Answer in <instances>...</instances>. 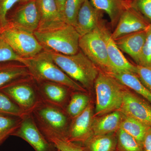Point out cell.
I'll return each mask as SVG.
<instances>
[{
    "mask_svg": "<svg viewBox=\"0 0 151 151\" xmlns=\"http://www.w3.org/2000/svg\"><path fill=\"white\" fill-rule=\"evenodd\" d=\"M34 34L44 50L65 55H73L80 50L79 40L81 36L71 25L65 23L54 29L36 31Z\"/></svg>",
    "mask_w": 151,
    "mask_h": 151,
    "instance_id": "obj_4",
    "label": "cell"
},
{
    "mask_svg": "<svg viewBox=\"0 0 151 151\" xmlns=\"http://www.w3.org/2000/svg\"><path fill=\"white\" fill-rule=\"evenodd\" d=\"M58 151H62L61 150H57Z\"/></svg>",
    "mask_w": 151,
    "mask_h": 151,
    "instance_id": "obj_41",
    "label": "cell"
},
{
    "mask_svg": "<svg viewBox=\"0 0 151 151\" xmlns=\"http://www.w3.org/2000/svg\"><path fill=\"white\" fill-rule=\"evenodd\" d=\"M79 47L97 67L106 73L111 71L106 43L100 25L92 31L80 37Z\"/></svg>",
    "mask_w": 151,
    "mask_h": 151,
    "instance_id": "obj_7",
    "label": "cell"
},
{
    "mask_svg": "<svg viewBox=\"0 0 151 151\" xmlns=\"http://www.w3.org/2000/svg\"><path fill=\"white\" fill-rule=\"evenodd\" d=\"M100 26L105 39L107 47L111 71H126L135 73L136 65L129 62L117 46L115 40L111 37V33L106 26L104 20L101 22Z\"/></svg>",
    "mask_w": 151,
    "mask_h": 151,
    "instance_id": "obj_13",
    "label": "cell"
},
{
    "mask_svg": "<svg viewBox=\"0 0 151 151\" xmlns=\"http://www.w3.org/2000/svg\"><path fill=\"white\" fill-rule=\"evenodd\" d=\"M0 38L11 47L19 56L30 58L44 50L34 32L9 23L1 29Z\"/></svg>",
    "mask_w": 151,
    "mask_h": 151,
    "instance_id": "obj_5",
    "label": "cell"
},
{
    "mask_svg": "<svg viewBox=\"0 0 151 151\" xmlns=\"http://www.w3.org/2000/svg\"><path fill=\"white\" fill-rule=\"evenodd\" d=\"M90 103V99L86 92L73 91L65 111L71 119L79 115Z\"/></svg>",
    "mask_w": 151,
    "mask_h": 151,
    "instance_id": "obj_25",
    "label": "cell"
},
{
    "mask_svg": "<svg viewBox=\"0 0 151 151\" xmlns=\"http://www.w3.org/2000/svg\"><path fill=\"white\" fill-rule=\"evenodd\" d=\"M147 36L138 65L151 67V24L146 29Z\"/></svg>",
    "mask_w": 151,
    "mask_h": 151,
    "instance_id": "obj_31",
    "label": "cell"
},
{
    "mask_svg": "<svg viewBox=\"0 0 151 151\" xmlns=\"http://www.w3.org/2000/svg\"><path fill=\"white\" fill-rule=\"evenodd\" d=\"M149 127L137 119L125 116L120 128L136 139L142 146L144 136Z\"/></svg>",
    "mask_w": 151,
    "mask_h": 151,
    "instance_id": "obj_26",
    "label": "cell"
},
{
    "mask_svg": "<svg viewBox=\"0 0 151 151\" xmlns=\"http://www.w3.org/2000/svg\"><path fill=\"white\" fill-rule=\"evenodd\" d=\"M136 74L143 85L151 92V67L137 65Z\"/></svg>",
    "mask_w": 151,
    "mask_h": 151,
    "instance_id": "obj_35",
    "label": "cell"
},
{
    "mask_svg": "<svg viewBox=\"0 0 151 151\" xmlns=\"http://www.w3.org/2000/svg\"><path fill=\"white\" fill-rule=\"evenodd\" d=\"M22 58L16 54L4 41L0 38V63L8 61L21 63Z\"/></svg>",
    "mask_w": 151,
    "mask_h": 151,
    "instance_id": "obj_32",
    "label": "cell"
},
{
    "mask_svg": "<svg viewBox=\"0 0 151 151\" xmlns=\"http://www.w3.org/2000/svg\"><path fill=\"white\" fill-rule=\"evenodd\" d=\"M55 1H56L58 11H59L61 15V17L63 19V21H64L63 12H64V7H65L66 0H55Z\"/></svg>",
    "mask_w": 151,
    "mask_h": 151,
    "instance_id": "obj_37",
    "label": "cell"
},
{
    "mask_svg": "<svg viewBox=\"0 0 151 151\" xmlns=\"http://www.w3.org/2000/svg\"><path fill=\"white\" fill-rule=\"evenodd\" d=\"M22 119V117L0 113V134H9L11 136L18 127Z\"/></svg>",
    "mask_w": 151,
    "mask_h": 151,
    "instance_id": "obj_30",
    "label": "cell"
},
{
    "mask_svg": "<svg viewBox=\"0 0 151 151\" xmlns=\"http://www.w3.org/2000/svg\"><path fill=\"white\" fill-rule=\"evenodd\" d=\"M94 7L108 15L112 27L115 29L121 15L130 6V1L125 0H89Z\"/></svg>",
    "mask_w": 151,
    "mask_h": 151,
    "instance_id": "obj_20",
    "label": "cell"
},
{
    "mask_svg": "<svg viewBox=\"0 0 151 151\" xmlns=\"http://www.w3.org/2000/svg\"><path fill=\"white\" fill-rule=\"evenodd\" d=\"M130 6L134 9L151 24V0H132Z\"/></svg>",
    "mask_w": 151,
    "mask_h": 151,
    "instance_id": "obj_33",
    "label": "cell"
},
{
    "mask_svg": "<svg viewBox=\"0 0 151 151\" xmlns=\"http://www.w3.org/2000/svg\"><path fill=\"white\" fill-rule=\"evenodd\" d=\"M107 73L116 78L122 85L134 90L151 104V92L143 85L135 73L126 71Z\"/></svg>",
    "mask_w": 151,
    "mask_h": 151,
    "instance_id": "obj_21",
    "label": "cell"
},
{
    "mask_svg": "<svg viewBox=\"0 0 151 151\" xmlns=\"http://www.w3.org/2000/svg\"><path fill=\"white\" fill-rule=\"evenodd\" d=\"M35 1L40 16L39 25L36 31L54 29L65 24L58 11L55 0Z\"/></svg>",
    "mask_w": 151,
    "mask_h": 151,
    "instance_id": "obj_16",
    "label": "cell"
},
{
    "mask_svg": "<svg viewBox=\"0 0 151 151\" xmlns=\"http://www.w3.org/2000/svg\"><path fill=\"white\" fill-rule=\"evenodd\" d=\"M19 3L12 16L11 24L34 32L38 29L40 23L35 0Z\"/></svg>",
    "mask_w": 151,
    "mask_h": 151,
    "instance_id": "obj_15",
    "label": "cell"
},
{
    "mask_svg": "<svg viewBox=\"0 0 151 151\" xmlns=\"http://www.w3.org/2000/svg\"><path fill=\"white\" fill-rule=\"evenodd\" d=\"M125 115L120 110L113 111L94 118L92 125V135L116 133L121 127Z\"/></svg>",
    "mask_w": 151,
    "mask_h": 151,
    "instance_id": "obj_19",
    "label": "cell"
},
{
    "mask_svg": "<svg viewBox=\"0 0 151 151\" xmlns=\"http://www.w3.org/2000/svg\"></svg>",
    "mask_w": 151,
    "mask_h": 151,
    "instance_id": "obj_42",
    "label": "cell"
},
{
    "mask_svg": "<svg viewBox=\"0 0 151 151\" xmlns=\"http://www.w3.org/2000/svg\"><path fill=\"white\" fill-rule=\"evenodd\" d=\"M38 93L42 102L65 110L73 91L63 84L49 81H36Z\"/></svg>",
    "mask_w": 151,
    "mask_h": 151,
    "instance_id": "obj_11",
    "label": "cell"
},
{
    "mask_svg": "<svg viewBox=\"0 0 151 151\" xmlns=\"http://www.w3.org/2000/svg\"><path fill=\"white\" fill-rule=\"evenodd\" d=\"M94 116L93 106L90 103L82 113L71 119L68 132L67 139L79 145L87 140L92 135Z\"/></svg>",
    "mask_w": 151,
    "mask_h": 151,
    "instance_id": "obj_12",
    "label": "cell"
},
{
    "mask_svg": "<svg viewBox=\"0 0 151 151\" xmlns=\"http://www.w3.org/2000/svg\"><path fill=\"white\" fill-rule=\"evenodd\" d=\"M47 51L57 65L69 77L81 84L87 91L93 89L100 70L80 50L73 55Z\"/></svg>",
    "mask_w": 151,
    "mask_h": 151,
    "instance_id": "obj_2",
    "label": "cell"
},
{
    "mask_svg": "<svg viewBox=\"0 0 151 151\" xmlns=\"http://www.w3.org/2000/svg\"><path fill=\"white\" fill-rule=\"evenodd\" d=\"M31 77L27 68L21 63L0 65V89L14 81Z\"/></svg>",
    "mask_w": 151,
    "mask_h": 151,
    "instance_id": "obj_23",
    "label": "cell"
},
{
    "mask_svg": "<svg viewBox=\"0 0 151 151\" xmlns=\"http://www.w3.org/2000/svg\"><path fill=\"white\" fill-rule=\"evenodd\" d=\"M146 29L132 33L114 40L120 50L129 55L137 65L139 62L141 53L145 42Z\"/></svg>",
    "mask_w": 151,
    "mask_h": 151,
    "instance_id": "obj_18",
    "label": "cell"
},
{
    "mask_svg": "<svg viewBox=\"0 0 151 151\" xmlns=\"http://www.w3.org/2000/svg\"><path fill=\"white\" fill-rule=\"evenodd\" d=\"M0 91L6 94L25 113L32 111L41 101L35 81L31 77L12 82Z\"/></svg>",
    "mask_w": 151,
    "mask_h": 151,
    "instance_id": "obj_6",
    "label": "cell"
},
{
    "mask_svg": "<svg viewBox=\"0 0 151 151\" xmlns=\"http://www.w3.org/2000/svg\"><path fill=\"white\" fill-rule=\"evenodd\" d=\"M125 1H132V0H125Z\"/></svg>",
    "mask_w": 151,
    "mask_h": 151,
    "instance_id": "obj_40",
    "label": "cell"
},
{
    "mask_svg": "<svg viewBox=\"0 0 151 151\" xmlns=\"http://www.w3.org/2000/svg\"><path fill=\"white\" fill-rule=\"evenodd\" d=\"M35 122L47 141L57 150L62 151H84L80 145L69 140L65 136L54 132L43 124L36 121Z\"/></svg>",
    "mask_w": 151,
    "mask_h": 151,
    "instance_id": "obj_22",
    "label": "cell"
},
{
    "mask_svg": "<svg viewBox=\"0 0 151 151\" xmlns=\"http://www.w3.org/2000/svg\"><path fill=\"white\" fill-rule=\"evenodd\" d=\"M9 136H10V134H0V144Z\"/></svg>",
    "mask_w": 151,
    "mask_h": 151,
    "instance_id": "obj_38",
    "label": "cell"
},
{
    "mask_svg": "<svg viewBox=\"0 0 151 151\" xmlns=\"http://www.w3.org/2000/svg\"><path fill=\"white\" fill-rule=\"evenodd\" d=\"M21 0H0V28H4L9 24L7 16L9 11Z\"/></svg>",
    "mask_w": 151,
    "mask_h": 151,
    "instance_id": "obj_34",
    "label": "cell"
},
{
    "mask_svg": "<svg viewBox=\"0 0 151 151\" xmlns=\"http://www.w3.org/2000/svg\"><path fill=\"white\" fill-rule=\"evenodd\" d=\"M31 113L37 122L67 137L71 122L65 110L41 100Z\"/></svg>",
    "mask_w": 151,
    "mask_h": 151,
    "instance_id": "obj_8",
    "label": "cell"
},
{
    "mask_svg": "<svg viewBox=\"0 0 151 151\" xmlns=\"http://www.w3.org/2000/svg\"><path fill=\"white\" fill-rule=\"evenodd\" d=\"M120 111L125 116L151 127V104L144 98L125 89Z\"/></svg>",
    "mask_w": 151,
    "mask_h": 151,
    "instance_id": "obj_10",
    "label": "cell"
},
{
    "mask_svg": "<svg viewBox=\"0 0 151 151\" xmlns=\"http://www.w3.org/2000/svg\"><path fill=\"white\" fill-rule=\"evenodd\" d=\"M150 24L141 14L130 6L121 15L111 37L115 40L124 36L146 29Z\"/></svg>",
    "mask_w": 151,
    "mask_h": 151,
    "instance_id": "obj_14",
    "label": "cell"
},
{
    "mask_svg": "<svg viewBox=\"0 0 151 151\" xmlns=\"http://www.w3.org/2000/svg\"><path fill=\"white\" fill-rule=\"evenodd\" d=\"M117 151H143L142 146L136 139L120 128L116 133Z\"/></svg>",
    "mask_w": 151,
    "mask_h": 151,
    "instance_id": "obj_27",
    "label": "cell"
},
{
    "mask_svg": "<svg viewBox=\"0 0 151 151\" xmlns=\"http://www.w3.org/2000/svg\"><path fill=\"white\" fill-rule=\"evenodd\" d=\"M85 0H66L63 12V20L67 24L75 26L78 12Z\"/></svg>",
    "mask_w": 151,
    "mask_h": 151,
    "instance_id": "obj_28",
    "label": "cell"
},
{
    "mask_svg": "<svg viewBox=\"0 0 151 151\" xmlns=\"http://www.w3.org/2000/svg\"><path fill=\"white\" fill-rule=\"evenodd\" d=\"M103 13L94 7L89 0H85L78 12L74 27L80 36L90 32L99 26L103 20Z\"/></svg>",
    "mask_w": 151,
    "mask_h": 151,
    "instance_id": "obj_17",
    "label": "cell"
},
{
    "mask_svg": "<svg viewBox=\"0 0 151 151\" xmlns=\"http://www.w3.org/2000/svg\"><path fill=\"white\" fill-rule=\"evenodd\" d=\"M143 151H151V127H149L145 133L142 143Z\"/></svg>",
    "mask_w": 151,
    "mask_h": 151,
    "instance_id": "obj_36",
    "label": "cell"
},
{
    "mask_svg": "<svg viewBox=\"0 0 151 151\" xmlns=\"http://www.w3.org/2000/svg\"><path fill=\"white\" fill-rule=\"evenodd\" d=\"M31 1V0H21L20 2V3L26 2L28 1Z\"/></svg>",
    "mask_w": 151,
    "mask_h": 151,
    "instance_id": "obj_39",
    "label": "cell"
},
{
    "mask_svg": "<svg viewBox=\"0 0 151 151\" xmlns=\"http://www.w3.org/2000/svg\"><path fill=\"white\" fill-rule=\"evenodd\" d=\"M96 102L94 116L98 117L120 110L125 88L108 73L100 70L94 82Z\"/></svg>",
    "mask_w": 151,
    "mask_h": 151,
    "instance_id": "obj_3",
    "label": "cell"
},
{
    "mask_svg": "<svg viewBox=\"0 0 151 151\" xmlns=\"http://www.w3.org/2000/svg\"><path fill=\"white\" fill-rule=\"evenodd\" d=\"M116 133L92 135L80 145L84 151H116Z\"/></svg>",
    "mask_w": 151,
    "mask_h": 151,
    "instance_id": "obj_24",
    "label": "cell"
},
{
    "mask_svg": "<svg viewBox=\"0 0 151 151\" xmlns=\"http://www.w3.org/2000/svg\"><path fill=\"white\" fill-rule=\"evenodd\" d=\"M11 136L21 138L27 142L35 151H58L49 142L39 129L31 113L22 117L21 122Z\"/></svg>",
    "mask_w": 151,
    "mask_h": 151,
    "instance_id": "obj_9",
    "label": "cell"
},
{
    "mask_svg": "<svg viewBox=\"0 0 151 151\" xmlns=\"http://www.w3.org/2000/svg\"><path fill=\"white\" fill-rule=\"evenodd\" d=\"M0 113L22 117L25 113L6 94L0 91Z\"/></svg>",
    "mask_w": 151,
    "mask_h": 151,
    "instance_id": "obj_29",
    "label": "cell"
},
{
    "mask_svg": "<svg viewBox=\"0 0 151 151\" xmlns=\"http://www.w3.org/2000/svg\"><path fill=\"white\" fill-rule=\"evenodd\" d=\"M21 63L26 66L32 78L36 81L56 82L73 91L87 92L81 84L70 78L60 68L47 50H44L30 58H23Z\"/></svg>",
    "mask_w": 151,
    "mask_h": 151,
    "instance_id": "obj_1",
    "label": "cell"
}]
</instances>
